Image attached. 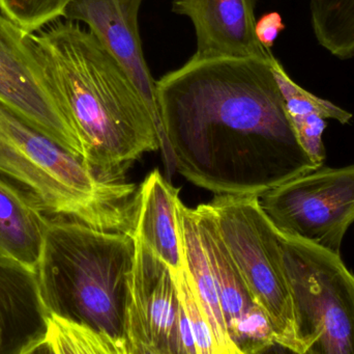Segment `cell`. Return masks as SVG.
I'll use <instances>...</instances> for the list:
<instances>
[{
  "label": "cell",
  "mask_w": 354,
  "mask_h": 354,
  "mask_svg": "<svg viewBox=\"0 0 354 354\" xmlns=\"http://www.w3.org/2000/svg\"><path fill=\"white\" fill-rule=\"evenodd\" d=\"M272 56L194 55L157 81L166 164L232 195H259L318 168L291 128Z\"/></svg>",
  "instance_id": "cell-1"
},
{
  "label": "cell",
  "mask_w": 354,
  "mask_h": 354,
  "mask_svg": "<svg viewBox=\"0 0 354 354\" xmlns=\"http://www.w3.org/2000/svg\"><path fill=\"white\" fill-rule=\"evenodd\" d=\"M54 96L97 176L124 180L127 168L160 149L149 106L126 71L91 30L58 20L29 35Z\"/></svg>",
  "instance_id": "cell-2"
},
{
  "label": "cell",
  "mask_w": 354,
  "mask_h": 354,
  "mask_svg": "<svg viewBox=\"0 0 354 354\" xmlns=\"http://www.w3.org/2000/svg\"><path fill=\"white\" fill-rule=\"evenodd\" d=\"M135 239L70 218L49 220L39 270L33 276L43 314L91 326L124 354Z\"/></svg>",
  "instance_id": "cell-3"
},
{
  "label": "cell",
  "mask_w": 354,
  "mask_h": 354,
  "mask_svg": "<svg viewBox=\"0 0 354 354\" xmlns=\"http://www.w3.org/2000/svg\"><path fill=\"white\" fill-rule=\"evenodd\" d=\"M0 174L28 189L43 211L134 237L139 186L97 176L1 103Z\"/></svg>",
  "instance_id": "cell-4"
},
{
  "label": "cell",
  "mask_w": 354,
  "mask_h": 354,
  "mask_svg": "<svg viewBox=\"0 0 354 354\" xmlns=\"http://www.w3.org/2000/svg\"><path fill=\"white\" fill-rule=\"evenodd\" d=\"M278 234L303 354H354V274L340 254Z\"/></svg>",
  "instance_id": "cell-5"
},
{
  "label": "cell",
  "mask_w": 354,
  "mask_h": 354,
  "mask_svg": "<svg viewBox=\"0 0 354 354\" xmlns=\"http://www.w3.org/2000/svg\"><path fill=\"white\" fill-rule=\"evenodd\" d=\"M208 205L223 240L270 321L276 345L303 354L280 238L258 195H214Z\"/></svg>",
  "instance_id": "cell-6"
},
{
  "label": "cell",
  "mask_w": 354,
  "mask_h": 354,
  "mask_svg": "<svg viewBox=\"0 0 354 354\" xmlns=\"http://www.w3.org/2000/svg\"><path fill=\"white\" fill-rule=\"evenodd\" d=\"M280 234L341 254L354 222V164L319 166L258 195Z\"/></svg>",
  "instance_id": "cell-7"
},
{
  "label": "cell",
  "mask_w": 354,
  "mask_h": 354,
  "mask_svg": "<svg viewBox=\"0 0 354 354\" xmlns=\"http://www.w3.org/2000/svg\"><path fill=\"white\" fill-rule=\"evenodd\" d=\"M134 239L127 320L128 354H197L174 272Z\"/></svg>",
  "instance_id": "cell-8"
},
{
  "label": "cell",
  "mask_w": 354,
  "mask_h": 354,
  "mask_svg": "<svg viewBox=\"0 0 354 354\" xmlns=\"http://www.w3.org/2000/svg\"><path fill=\"white\" fill-rule=\"evenodd\" d=\"M0 103L84 161V147L54 96L29 35L1 12Z\"/></svg>",
  "instance_id": "cell-9"
},
{
  "label": "cell",
  "mask_w": 354,
  "mask_h": 354,
  "mask_svg": "<svg viewBox=\"0 0 354 354\" xmlns=\"http://www.w3.org/2000/svg\"><path fill=\"white\" fill-rule=\"evenodd\" d=\"M194 210L229 338L239 354L261 353L276 346L270 321L223 240L209 205L201 204Z\"/></svg>",
  "instance_id": "cell-10"
},
{
  "label": "cell",
  "mask_w": 354,
  "mask_h": 354,
  "mask_svg": "<svg viewBox=\"0 0 354 354\" xmlns=\"http://www.w3.org/2000/svg\"><path fill=\"white\" fill-rule=\"evenodd\" d=\"M143 0H73L64 18L83 23L126 71L149 106L161 133L157 81L141 46L138 15Z\"/></svg>",
  "instance_id": "cell-11"
},
{
  "label": "cell",
  "mask_w": 354,
  "mask_h": 354,
  "mask_svg": "<svg viewBox=\"0 0 354 354\" xmlns=\"http://www.w3.org/2000/svg\"><path fill=\"white\" fill-rule=\"evenodd\" d=\"M255 0H174L172 12L187 17L197 37L198 57L274 55L256 37Z\"/></svg>",
  "instance_id": "cell-12"
},
{
  "label": "cell",
  "mask_w": 354,
  "mask_h": 354,
  "mask_svg": "<svg viewBox=\"0 0 354 354\" xmlns=\"http://www.w3.org/2000/svg\"><path fill=\"white\" fill-rule=\"evenodd\" d=\"M178 189L158 170L139 185L134 238L161 259L174 274L185 267L178 220Z\"/></svg>",
  "instance_id": "cell-13"
},
{
  "label": "cell",
  "mask_w": 354,
  "mask_h": 354,
  "mask_svg": "<svg viewBox=\"0 0 354 354\" xmlns=\"http://www.w3.org/2000/svg\"><path fill=\"white\" fill-rule=\"evenodd\" d=\"M33 197L0 178V255L35 276L45 247L49 220Z\"/></svg>",
  "instance_id": "cell-14"
},
{
  "label": "cell",
  "mask_w": 354,
  "mask_h": 354,
  "mask_svg": "<svg viewBox=\"0 0 354 354\" xmlns=\"http://www.w3.org/2000/svg\"><path fill=\"white\" fill-rule=\"evenodd\" d=\"M270 64L284 98L285 112L297 141L318 168L324 166L326 157L324 143L326 120L348 124L353 114L299 87L274 56L270 60Z\"/></svg>",
  "instance_id": "cell-15"
},
{
  "label": "cell",
  "mask_w": 354,
  "mask_h": 354,
  "mask_svg": "<svg viewBox=\"0 0 354 354\" xmlns=\"http://www.w3.org/2000/svg\"><path fill=\"white\" fill-rule=\"evenodd\" d=\"M178 220L185 268L212 328L218 354H239L227 332L216 281L198 230L195 210L179 202Z\"/></svg>",
  "instance_id": "cell-16"
},
{
  "label": "cell",
  "mask_w": 354,
  "mask_h": 354,
  "mask_svg": "<svg viewBox=\"0 0 354 354\" xmlns=\"http://www.w3.org/2000/svg\"><path fill=\"white\" fill-rule=\"evenodd\" d=\"M45 332L21 347L19 353L124 354L110 337L86 324L54 313L43 314Z\"/></svg>",
  "instance_id": "cell-17"
},
{
  "label": "cell",
  "mask_w": 354,
  "mask_h": 354,
  "mask_svg": "<svg viewBox=\"0 0 354 354\" xmlns=\"http://www.w3.org/2000/svg\"><path fill=\"white\" fill-rule=\"evenodd\" d=\"M317 43L339 60L354 57V0H310Z\"/></svg>",
  "instance_id": "cell-18"
},
{
  "label": "cell",
  "mask_w": 354,
  "mask_h": 354,
  "mask_svg": "<svg viewBox=\"0 0 354 354\" xmlns=\"http://www.w3.org/2000/svg\"><path fill=\"white\" fill-rule=\"evenodd\" d=\"M73 0H0V12L27 35L64 18Z\"/></svg>",
  "instance_id": "cell-19"
},
{
  "label": "cell",
  "mask_w": 354,
  "mask_h": 354,
  "mask_svg": "<svg viewBox=\"0 0 354 354\" xmlns=\"http://www.w3.org/2000/svg\"><path fill=\"white\" fill-rule=\"evenodd\" d=\"M174 274L179 297L193 333L197 354H218L212 328L208 324L203 308L194 291L187 270L183 267V270Z\"/></svg>",
  "instance_id": "cell-20"
},
{
  "label": "cell",
  "mask_w": 354,
  "mask_h": 354,
  "mask_svg": "<svg viewBox=\"0 0 354 354\" xmlns=\"http://www.w3.org/2000/svg\"><path fill=\"white\" fill-rule=\"evenodd\" d=\"M284 29L282 16L277 12H268L260 17L259 20H256V37L266 49L272 50L277 37Z\"/></svg>",
  "instance_id": "cell-21"
},
{
  "label": "cell",
  "mask_w": 354,
  "mask_h": 354,
  "mask_svg": "<svg viewBox=\"0 0 354 354\" xmlns=\"http://www.w3.org/2000/svg\"><path fill=\"white\" fill-rule=\"evenodd\" d=\"M2 345V328H1V321H0V348H1Z\"/></svg>",
  "instance_id": "cell-22"
}]
</instances>
